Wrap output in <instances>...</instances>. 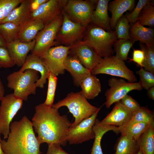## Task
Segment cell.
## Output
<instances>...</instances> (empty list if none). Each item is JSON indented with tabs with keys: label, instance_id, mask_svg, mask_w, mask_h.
Instances as JSON below:
<instances>
[{
	"label": "cell",
	"instance_id": "2",
	"mask_svg": "<svg viewBox=\"0 0 154 154\" xmlns=\"http://www.w3.org/2000/svg\"><path fill=\"white\" fill-rule=\"evenodd\" d=\"M7 141L1 140L4 154H41V144L35 136L32 122L25 116L12 122Z\"/></svg>",
	"mask_w": 154,
	"mask_h": 154
},
{
	"label": "cell",
	"instance_id": "11",
	"mask_svg": "<svg viewBox=\"0 0 154 154\" xmlns=\"http://www.w3.org/2000/svg\"><path fill=\"white\" fill-rule=\"evenodd\" d=\"M63 20L57 34L56 42L62 45L71 46L82 40L87 27L70 20L63 10Z\"/></svg>",
	"mask_w": 154,
	"mask_h": 154
},
{
	"label": "cell",
	"instance_id": "37",
	"mask_svg": "<svg viewBox=\"0 0 154 154\" xmlns=\"http://www.w3.org/2000/svg\"><path fill=\"white\" fill-rule=\"evenodd\" d=\"M23 0H0V24Z\"/></svg>",
	"mask_w": 154,
	"mask_h": 154
},
{
	"label": "cell",
	"instance_id": "25",
	"mask_svg": "<svg viewBox=\"0 0 154 154\" xmlns=\"http://www.w3.org/2000/svg\"><path fill=\"white\" fill-rule=\"evenodd\" d=\"M81 91L84 96L88 99H92L101 91V86L99 79L91 74L84 79L81 82Z\"/></svg>",
	"mask_w": 154,
	"mask_h": 154
},
{
	"label": "cell",
	"instance_id": "43",
	"mask_svg": "<svg viewBox=\"0 0 154 154\" xmlns=\"http://www.w3.org/2000/svg\"><path fill=\"white\" fill-rule=\"evenodd\" d=\"M61 146L56 144L48 145L47 151L45 154H70L64 151Z\"/></svg>",
	"mask_w": 154,
	"mask_h": 154
},
{
	"label": "cell",
	"instance_id": "16",
	"mask_svg": "<svg viewBox=\"0 0 154 154\" xmlns=\"http://www.w3.org/2000/svg\"><path fill=\"white\" fill-rule=\"evenodd\" d=\"M35 39L29 42H24L18 39L7 43V48L15 65L22 67L24 64L29 52L33 49Z\"/></svg>",
	"mask_w": 154,
	"mask_h": 154
},
{
	"label": "cell",
	"instance_id": "23",
	"mask_svg": "<svg viewBox=\"0 0 154 154\" xmlns=\"http://www.w3.org/2000/svg\"><path fill=\"white\" fill-rule=\"evenodd\" d=\"M31 0H23L1 23L11 22L21 26L29 19Z\"/></svg>",
	"mask_w": 154,
	"mask_h": 154
},
{
	"label": "cell",
	"instance_id": "20",
	"mask_svg": "<svg viewBox=\"0 0 154 154\" xmlns=\"http://www.w3.org/2000/svg\"><path fill=\"white\" fill-rule=\"evenodd\" d=\"M109 0L97 1L92 16V23L107 31L112 30L108 14Z\"/></svg>",
	"mask_w": 154,
	"mask_h": 154
},
{
	"label": "cell",
	"instance_id": "1",
	"mask_svg": "<svg viewBox=\"0 0 154 154\" xmlns=\"http://www.w3.org/2000/svg\"><path fill=\"white\" fill-rule=\"evenodd\" d=\"M35 108L31 122L39 143L66 146V134L71 124L67 116L60 115L58 110L43 103Z\"/></svg>",
	"mask_w": 154,
	"mask_h": 154
},
{
	"label": "cell",
	"instance_id": "41",
	"mask_svg": "<svg viewBox=\"0 0 154 154\" xmlns=\"http://www.w3.org/2000/svg\"><path fill=\"white\" fill-rule=\"evenodd\" d=\"M15 65L7 48L0 46V66L6 68H11Z\"/></svg>",
	"mask_w": 154,
	"mask_h": 154
},
{
	"label": "cell",
	"instance_id": "26",
	"mask_svg": "<svg viewBox=\"0 0 154 154\" xmlns=\"http://www.w3.org/2000/svg\"><path fill=\"white\" fill-rule=\"evenodd\" d=\"M150 126L144 123L129 121L125 125L118 127V132L121 135L136 142L141 134Z\"/></svg>",
	"mask_w": 154,
	"mask_h": 154
},
{
	"label": "cell",
	"instance_id": "5",
	"mask_svg": "<svg viewBox=\"0 0 154 154\" xmlns=\"http://www.w3.org/2000/svg\"><path fill=\"white\" fill-rule=\"evenodd\" d=\"M39 79L38 72L35 70L28 69L24 72L19 70L7 76V86L14 90L15 96L26 101L29 95L36 94L35 83Z\"/></svg>",
	"mask_w": 154,
	"mask_h": 154
},
{
	"label": "cell",
	"instance_id": "13",
	"mask_svg": "<svg viewBox=\"0 0 154 154\" xmlns=\"http://www.w3.org/2000/svg\"><path fill=\"white\" fill-rule=\"evenodd\" d=\"M100 109L88 118L85 119L74 127L69 128L66 140L69 144H76L94 139L93 127Z\"/></svg>",
	"mask_w": 154,
	"mask_h": 154
},
{
	"label": "cell",
	"instance_id": "9",
	"mask_svg": "<svg viewBox=\"0 0 154 154\" xmlns=\"http://www.w3.org/2000/svg\"><path fill=\"white\" fill-rule=\"evenodd\" d=\"M23 100L13 93L4 96L0 106V132L4 139L10 132L11 123L14 117L21 108Z\"/></svg>",
	"mask_w": 154,
	"mask_h": 154
},
{
	"label": "cell",
	"instance_id": "27",
	"mask_svg": "<svg viewBox=\"0 0 154 154\" xmlns=\"http://www.w3.org/2000/svg\"><path fill=\"white\" fill-rule=\"evenodd\" d=\"M136 143L143 154H154V127H149Z\"/></svg>",
	"mask_w": 154,
	"mask_h": 154
},
{
	"label": "cell",
	"instance_id": "8",
	"mask_svg": "<svg viewBox=\"0 0 154 154\" xmlns=\"http://www.w3.org/2000/svg\"><path fill=\"white\" fill-rule=\"evenodd\" d=\"M63 20L62 12L52 22L44 26L35 38V44L32 54L40 58L56 43L55 40Z\"/></svg>",
	"mask_w": 154,
	"mask_h": 154
},
{
	"label": "cell",
	"instance_id": "29",
	"mask_svg": "<svg viewBox=\"0 0 154 154\" xmlns=\"http://www.w3.org/2000/svg\"><path fill=\"white\" fill-rule=\"evenodd\" d=\"M114 154H137L139 148L136 143L121 135L117 139Z\"/></svg>",
	"mask_w": 154,
	"mask_h": 154
},
{
	"label": "cell",
	"instance_id": "18",
	"mask_svg": "<svg viewBox=\"0 0 154 154\" xmlns=\"http://www.w3.org/2000/svg\"><path fill=\"white\" fill-rule=\"evenodd\" d=\"M65 70L69 72L72 77L74 85L79 86L81 82L91 74V71L85 68L75 56L68 54L64 63Z\"/></svg>",
	"mask_w": 154,
	"mask_h": 154
},
{
	"label": "cell",
	"instance_id": "19",
	"mask_svg": "<svg viewBox=\"0 0 154 154\" xmlns=\"http://www.w3.org/2000/svg\"><path fill=\"white\" fill-rule=\"evenodd\" d=\"M28 69L34 70L40 73V77L35 84L37 87L43 88L47 79L48 72L40 57L32 53L28 55L24 64L19 70L24 72Z\"/></svg>",
	"mask_w": 154,
	"mask_h": 154
},
{
	"label": "cell",
	"instance_id": "4",
	"mask_svg": "<svg viewBox=\"0 0 154 154\" xmlns=\"http://www.w3.org/2000/svg\"><path fill=\"white\" fill-rule=\"evenodd\" d=\"M63 106L67 107L75 118L69 128L74 127L83 120L90 117L102 107L98 108L90 104L81 91L68 93L64 98L53 104L52 107L58 110Z\"/></svg>",
	"mask_w": 154,
	"mask_h": 154
},
{
	"label": "cell",
	"instance_id": "40",
	"mask_svg": "<svg viewBox=\"0 0 154 154\" xmlns=\"http://www.w3.org/2000/svg\"><path fill=\"white\" fill-rule=\"evenodd\" d=\"M120 101L132 114L141 107L140 105L135 99L128 94L123 97Z\"/></svg>",
	"mask_w": 154,
	"mask_h": 154
},
{
	"label": "cell",
	"instance_id": "33",
	"mask_svg": "<svg viewBox=\"0 0 154 154\" xmlns=\"http://www.w3.org/2000/svg\"><path fill=\"white\" fill-rule=\"evenodd\" d=\"M142 25L154 26V6L151 3L145 5L139 17L138 21Z\"/></svg>",
	"mask_w": 154,
	"mask_h": 154
},
{
	"label": "cell",
	"instance_id": "36",
	"mask_svg": "<svg viewBox=\"0 0 154 154\" xmlns=\"http://www.w3.org/2000/svg\"><path fill=\"white\" fill-rule=\"evenodd\" d=\"M140 46L145 54L143 67L145 70L154 74V46H147L142 44Z\"/></svg>",
	"mask_w": 154,
	"mask_h": 154
},
{
	"label": "cell",
	"instance_id": "34",
	"mask_svg": "<svg viewBox=\"0 0 154 154\" xmlns=\"http://www.w3.org/2000/svg\"><path fill=\"white\" fill-rule=\"evenodd\" d=\"M126 17L123 15L118 20L114 32L117 39L132 40L129 35L130 26Z\"/></svg>",
	"mask_w": 154,
	"mask_h": 154
},
{
	"label": "cell",
	"instance_id": "32",
	"mask_svg": "<svg viewBox=\"0 0 154 154\" xmlns=\"http://www.w3.org/2000/svg\"><path fill=\"white\" fill-rule=\"evenodd\" d=\"M133 43L132 40L118 39L113 45L115 56L123 61L126 60L128 58L129 52Z\"/></svg>",
	"mask_w": 154,
	"mask_h": 154
},
{
	"label": "cell",
	"instance_id": "35",
	"mask_svg": "<svg viewBox=\"0 0 154 154\" xmlns=\"http://www.w3.org/2000/svg\"><path fill=\"white\" fill-rule=\"evenodd\" d=\"M47 79L48 84L47 94L46 100L43 104L47 107H51L53 104L57 78V76L55 74L48 72Z\"/></svg>",
	"mask_w": 154,
	"mask_h": 154
},
{
	"label": "cell",
	"instance_id": "22",
	"mask_svg": "<svg viewBox=\"0 0 154 154\" xmlns=\"http://www.w3.org/2000/svg\"><path fill=\"white\" fill-rule=\"evenodd\" d=\"M44 25L40 21L29 19L20 26L18 39L24 42H31L35 38Z\"/></svg>",
	"mask_w": 154,
	"mask_h": 154
},
{
	"label": "cell",
	"instance_id": "42",
	"mask_svg": "<svg viewBox=\"0 0 154 154\" xmlns=\"http://www.w3.org/2000/svg\"><path fill=\"white\" fill-rule=\"evenodd\" d=\"M144 58L145 54L143 50L133 49L132 58L130 59V61H133L140 67H143Z\"/></svg>",
	"mask_w": 154,
	"mask_h": 154
},
{
	"label": "cell",
	"instance_id": "48",
	"mask_svg": "<svg viewBox=\"0 0 154 154\" xmlns=\"http://www.w3.org/2000/svg\"><path fill=\"white\" fill-rule=\"evenodd\" d=\"M48 0H34L35 2L38 4L39 6L44 3Z\"/></svg>",
	"mask_w": 154,
	"mask_h": 154
},
{
	"label": "cell",
	"instance_id": "50",
	"mask_svg": "<svg viewBox=\"0 0 154 154\" xmlns=\"http://www.w3.org/2000/svg\"><path fill=\"white\" fill-rule=\"evenodd\" d=\"M137 154H143L141 151L139 149Z\"/></svg>",
	"mask_w": 154,
	"mask_h": 154
},
{
	"label": "cell",
	"instance_id": "45",
	"mask_svg": "<svg viewBox=\"0 0 154 154\" xmlns=\"http://www.w3.org/2000/svg\"><path fill=\"white\" fill-rule=\"evenodd\" d=\"M147 90L149 97L152 100H154V86L150 88Z\"/></svg>",
	"mask_w": 154,
	"mask_h": 154
},
{
	"label": "cell",
	"instance_id": "31",
	"mask_svg": "<svg viewBox=\"0 0 154 154\" xmlns=\"http://www.w3.org/2000/svg\"><path fill=\"white\" fill-rule=\"evenodd\" d=\"M154 118L152 111L146 107L141 106L137 111L132 114L129 121L144 123L151 127H154Z\"/></svg>",
	"mask_w": 154,
	"mask_h": 154
},
{
	"label": "cell",
	"instance_id": "3",
	"mask_svg": "<svg viewBox=\"0 0 154 154\" xmlns=\"http://www.w3.org/2000/svg\"><path fill=\"white\" fill-rule=\"evenodd\" d=\"M117 39L114 31H107L91 23L87 27L82 40L104 58L113 56V47Z\"/></svg>",
	"mask_w": 154,
	"mask_h": 154
},
{
	"label": "cell",
	"instance_id": "47",
	"mask_svg": "<svg viewBox=\"0 0 154 154\" xmlns=\"http://www.w3.org/2000/svg\"><path fill=\"white\" fill-rule=\"evenodd\" d=\"M7 43L0 33V46L7 48Z\"/></svg>",
	"mask_w": 154,
	"mask_h": 154
},
{
	"label": "cell",
	"instance_id": "14",
	"mask_svg": "<svg viewBox=\"0 0 154 154\" xmlns=\"http://www.w3.org/2000/svg\"><path fill=\"white\" fill-rule=\"evenodd\" d=\"M66 0H48L31 13L29 19L38 20L45 25L62 14Z\"/></svg>",
	"mask_w": 154,
	"mask_h": 154
},
{
	"label": "cell",
	"instance_id": "49",
	"mask_svg": "<svg viewBox=\"0 0 154 154\" xmlns=\"http://www.w3.org/2000/svg\"><path fill=\"white\" fill-rule=\"evenodd\" d=\"M1 133L0 132V154H4V153L2 149L1 146Z\"/></svg>",
	"mask_w": 154,
	"mask_h": 154
},
{
	"label": "cell",
	"instance_id": "39",
	"mask_svg": "<svg viewBox=\"0 0 154 154\" xmlns=\"http://www.w3.org/2000/svg\"><path fill=\"white\" fill-rule=\"evenodd\" d=\"M151 2L150 0H139L132 12L125 16L129 22L134 24L136 22L143 7L145 5L151 3Z\"/></svg>",
	"mask_w": 154,
	"mask_h": 154
},
{
	"label": "cell",
	"instance_id": "7",
	"mask_svg": "<svg viewBox=\"0 0 154 154\" xmlns=\"http://www.w3.org/2000/svg\"><path fill=\"white\" fill-rule=\"evenodd\" d=\"M98 0H66L63 11L72 22L87 27L92 23V16Z\"/></svg>",
	"mask_w": 154,
	"mask_h": 154
},
{
	"label": "cell",
	"instance_id": "15",
	"mask_svg": "<svg viewBox=\"0 0 154 154\" xmlns=\"http://www.w3.org/2000/svg\"><path fill=\"white\" fill-rule=\"evenodd\" d=\"M68 54L76 57L81 63L90 71L102 58L93 48L82 40L71 46Z\"/></svg>",
	"mask_w": 154,
	"mask_h": 154
},
{
	"label": "cell",
	"instance_id": "12",
	"mask_svg": "<svg viewBox=\"0 0 154 154\" xmlns=\"http://www.w3.org/2000/svg\"><path fill=\"white\" fill-rule=\"evenodd\" d=\"M70 47L63 45L51 47L40 58L48 72L56 76L64 73V62Z\"/></svg>",
	"mask_w": 154,
	"mask_h": 154
},
{
	"label": "cell",
	"instance_id": "10",
	"mask_svg": "<svg viewBox=\"0 0 154 154\" xmlns=\"http://www.w3.org/2000/svg\"><path fill=\"white\" fill-rule=\"evenodd\" d=\"M108 83L110 87L105 93L106 99L105 104L108 108L114 103L120 101L129 92L140 91L143 89L139 82H130L122 78L112 77L108 80Z\"/></svg>",
	"mask_w": 154,
	"mask_h": 154
},
{
	"label": "cell",
	"instance_id": "24",
	"mask_svg": "<svg viewBox=\"0 0 154 154\" xmlns=\"http://www.w3.org/2000/svg\"><path fill=\"white\" fill-rule=\"evenodd\" d=\"M93 129L95 136L90 154H103L101 145L103 136L106 133L110 130L118 132L119 127L104 124L96 118Z\"/></svg>",
	"mask_w": 154,
	"mask_h": 154
},
{
	"label": "cell",
	"instance_id": "6",
	"mask_svg": "<svg viewBox=\"0 0 154 154\" xmlns=\"http://www.w3.org/2000/svg\"><path fill=\"white\" fill-rule=\"evenodd\" d=\"M91 73L94 76L105 74L119 77L130 82H135L137 80L133 72L127 67L123 61L115 56L102 58L91 70Z\"/></svg>",
	"mask_w": 154,
	"mask_h": 154
},
{
	"label": "cell",
	"instance_id": "17",
	"mask_svg": "<svg viewBox=\"0 0 154 154\" xmlns=\"http://www.w3.org/2000/svg\"><path fill=\"white\" fill-rule=\"evenodd\" d=\"M132 115V113L119 101L115 103L111 111L100 122L104 125L122 127L129 121Z\"/></svg>",
	"mask_w": 154,
	"mask_h": 154
},
{
	"label": "cell",
	"instance_id": "38",
	"mask_svg": "<svg viewBox=\"0 0 154 154\" xmlns=\"http://www.w3.org/2000/svg\"><path fill=\"white\" fill-rule=\"evenodd\" d=\"M136 73L140 78L141 84L143 88L147 90L150 88L154 86V74L141 67Z\"/></svg>",
	"mask_w": 154,
	"mask_h": 154
},
{
	"label": "cell",
	"instance_id": "51",
	"mask_svg": "<svg viewBox=\"0 0 154 154\" xmlns=\"http://www.w3.org/2000/svg\"><path fill=\"white\" fill-rule=\"evenodd\" d=\"M1 67L0 66V68H1Z\"/></svg>",
	"mask_w": 154,
	"mask_h": 154
},
{
	"label": "cell",
	"instance_id": "46",
	"mask_svg": "<svg viewBox=\"0 0 154 154\" xmlns=\"http://www.w3.org/2000/svg\"><path fill=\"white\" fill-rule=\"evenodd\" d=\"M4 89L2 82L0 78V101H1L4 98Z\"/></svg>",
	"mask_w": 154,
	"mask_h": 154
},
{
	"label": "cell",
	"instance_id": "21",
	"mask_svg": "<svg viewBox=\"0 0 154 154\" xmlns=\"http://www.w3.org/2000/svg\"><path fill=\"white\" fill-rule=\"evenodd\" d=\"M135 3V0H114L109 3L108 10L111 13L110 25L112 30L115 28L117 21L124 12L133 10Z\"/></svg>",
	"mask_w": 154,
	"mask_h": 154
},
{
	"label": "cell",
	"instance_id": "30",
	"mask_svg": "<svg viewBox=\"0 0 154 154\" xmlns=\"http://www.w3.org/2000/svg\"><path fill=\"white\" fill-rule=\"evenodd\" d=\"M20 26L11 22L0 24V33L7 43L18 39Z\"/></svg>",
	"mask_w": 154,
	"mask_h": 154
},
{
	"label": "cell",
	"instance_id": "28",
	"mask_svg": "<svg viewBox=\"0 0 154 154\" xmlns=\"http://www.w3.org/2000/svg\"><path fill=\"white\" fill-rule=\"evenodd\" d=\"M130 30V36L134 43L139 41L147 46H154V40L149 37L146 27L141 25L138 21L133 24Z\"/></svg>",
	"mask_w": 154,
	"mask_h": 154
},
{
	"label": "cell",
	"instance_id": "44",
	"mask_svg": "<svg viewBox=\"0 0 154 154\" xmlns=\"http://www.w3.org/2000/svg\"><path fill=\"white\" fill-rule=\"evenodd\" d=\"M39 5L34 1V0H31L30 10L31 13L37 10Z\"/></svg>",
	"mask_w": 154,
	"mask_h": 154
}]
</instances>
